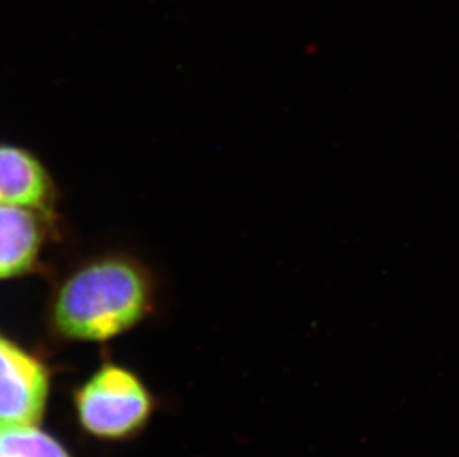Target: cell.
I'll list each match as a JSON object with an SVG mask.
<instances>
[{
	"instance_id": "6da1fadb",
	"label": "cell",
	"mask_w": 459,
	"mask_h": 457,
	"mask_svg": "<svg viewBox=\"0 0 459 457\" xmlns=\"http://www.w3.org/2000/svg\"><path fill=\"white\" fill-rule=\"evenodd\" d=\"M152 287L130 260L104 257L83 264L56 289L49 325L67 341H108L148 316Z\"/></svg>"
},
{
	"instance_id": "7a4b0ae2",
	"label": "cell",
	"mask_w": 459,
	"mask_h": 457,
	"mask_svg": "<svg viewBox=\"0 0 459 457\" xmlns=\"http://www.w3.org/2000/svg\"><path fill=\"white\" fill-rule=\"evenodd\" d=\"M79 427L100 441H126L152 418L153 398L139 375L126 366L104 363L74 392Z\"/></svg>"
},
{
	"instance_id": "3957f363",
	"label": "cell",
	"mask_w": 459,
	"mask_h": 457,
	"mask_svg": "<svg viewBox=\"0 0 459 457\" xmlns=\"http://www.w3.org/2000/svg\"><path fill=\"white\" fill-rule=\"evenodd\" d=\"M48 366L0 334V422L40 425L48 406Z\"/></svg>"
},
{
	"instance_id": "277c9868",
	"label": "cell",
	"mask_w": 459,
	"mask_h": 457,
	"mask_svg": "<svg viewBox=\"0 0 459 457\" xmlns=\"http://www.w3.org/2000/svg\"><path fill=\"white\" fill-rule=\"evenodd\" d=\"M42 246V228L30 207L0 203V280L27 272Z\"/></svg>"
},
{
	"instance_id": "5b68a950",
	"label": "cell",
	"mask_w": 459,
	"mask_h": 457,
	"mask_svg": "<svg viewBox=\"0 0 459 457\" xmlns=\"http://www.w3.org/2000/svg\"><path fill=\"white\" fill-rule=\"evenodd\" d=\"M51 185L48 174L35 156L13 146L0 144V203L40 207Z\"/></svg>"
},
{
	"instance_id": "8992f818",
	"label": "cell",
	"mask_w": 459,
	"mask_h": 457,
	"mask_svg": "<svg viewBox=\"0 0 459 457\" xmlns=\"http://www.w3.org/2000/svg\"><path fill=\"white\" fill-rule=\"evenodd\" d=\"M0 457H72L65 445L39 425L0 422Z\"/></svg>"
}]
</instances>
